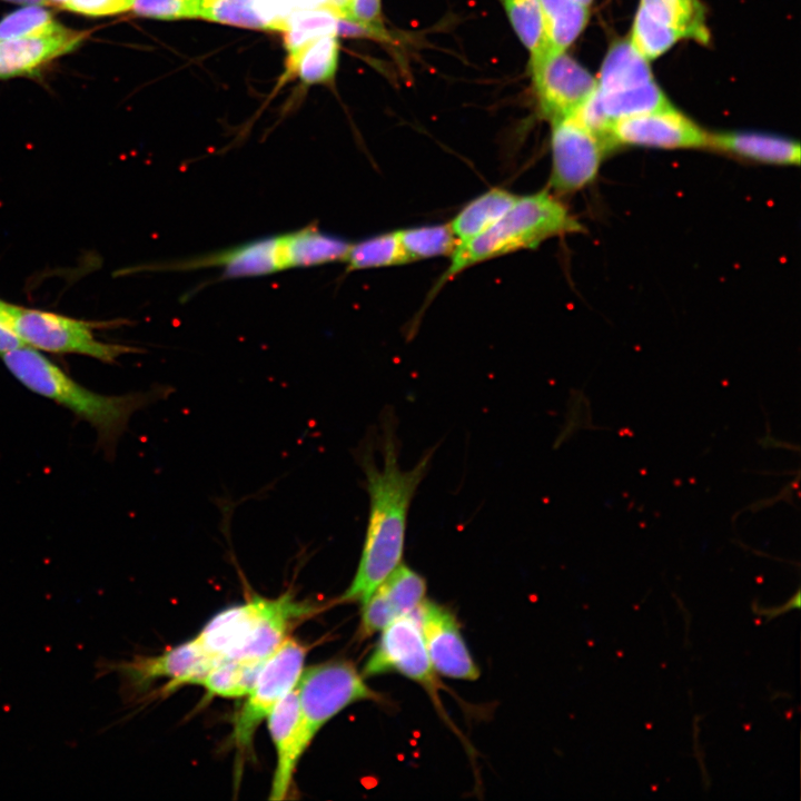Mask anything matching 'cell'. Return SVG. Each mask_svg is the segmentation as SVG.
Returning <instances> with one entry per match:
<instances>
[{
    "instance_id": "obj_24",
    "label": "cell",
    "mask_w": 801,
    "mask_h": 801,
    "mask_svg": "<svg viewBox=\"0 0 801 801\" xmlns=\"http://www.w3.org/2000/svg\"><path fill=\"white\" fill-rule=\"evenodd\" d=\"M265 661H221L214 665L197 685L202 686L211 696H245L254 685Z\"/></svg>"
},
{
    "instance_id": "obj_30",
    "label": "cell",
    "mask_w": 801,
    "mask_h": 801,
    "mask_svg": "<svg viewBox=\"0 0 801 801\" xmlns=\"http://www.w3.org/2000/svg\"><path fill=\"white\" fill-rule=\"evenodd\" d=\"M338 22L339 18L327 9H304L294 12L284 30L288 52L293 53L319 37L338 36Z\"/></svg>"
},
{
    "instance_id": "obj_31",
    "label": "cell",
    "mask_w": 801,
    "mask_h": 801,
    "mask_svg": "<svg viewBox=\"0 0 801 801\" xmlns=\"http://www.w3.org/2000/svg\"><path fill=\"white\" fill-rule=\"evenodd\" d=\"M681 38L684 36L680 30L655 19L640 6L634 18L631 41L647 60L661 56Z\"/></svg>"
},
{
    "instance_id": "obj_10",
    "label": "cell",
    "mask_w": 801,
    "mask_h": 801,
    "mask_svg": "<svg viewBox=\"0 0 801 801\" xmlns=\"http://www.w3.org/2000/svg\"><path fill=\"white\" fill-rule=\"evenodd\" d=\"M530 69L541 113L551 121L574 115L597 86L565 51L547 49L530 58Z\"/></svg>"
},
{
    "instance_id": "obj_3",
    "label": "cell",
    "mask_w": 801,
    "mask_h": 801,
    "mask_svg": "<svg viewBox=\"0 0 801 801\" xmlns=\"http://www.w3.org/2000/svg\"><path fill=\"white\" fill-rule=\"evenodd\" d=\"M317 611L315 604L290 593L276 599L255 596L217 613L196 637L219 662L265 661L289 636L295 623Z\"/></svg>"
},
{
    "instance_id": "obj_18",
    "label": "cell",
    "mask_w": 801,
    "mask_h": 801,
    "mask_svg": "<svg viewBox=\"0 0 801 801\" xmlns=\"http://www.w3.org/2000/svg\"><path fill=\"white\" fill-rule=\"evenodd\" d=\"M652 81L654 80L647 59L631 40H621L607 51L596 80V88L601 92H612Z\"/></svg>"
},
{
    "instance_id": "obj_26",
    "label": "cell",
    "mask_w": 801,
    "mask_h": 801,
    "mask_svg": "<svg viewBox=\"0 0 801 801\" xmlns=\"http://www.w3.org/2000/svg\"><path fill=\"white\" fill-rule=\"evenodd\" d=\"M640 6L655 19L680 30L684 38L708 41L703 9L698 0H641Z\"/></svg>"
},
{
    "instance_id": "obj_13",
    "label": "cell",
    "mask_w": 801,
    "mask_h": 801,
    "mask_svg": "<svg viewBox=\"0 0 801 801\" xmlns=\"http://www.w3.org/2000/svg\"><path fill=\"white\" fill-rule=\"evenodd\" d=\"M219 661L208 653L197 637L155 656L135 657L115 666L131 684L142 686L158 678L170 679L165 690L194 685Z\"/></svg>"
},
{
    "instance_id": "obj_2",
    "label": "cell",
    "mask_w": 801,
    "mask_h": 801,
    "mask_svg": "<svg viewBox=\"0 0 801 801\" xmlns=\"http://www.w3.org/2000/svg\"><path fill=\"white\" fill-rule=\"evenodd\" d=\"M1 356L10 374L29 390L51 399L88 423L98 445L111 453L131 415L158 399L168 389L126 395H103L76 382L41 352L20 346Z\"/></svg>"
},
{
    "instance_id": "obj_1",
    "label": "cell",
    "mask_w": 801,
    "mask_h": 801,
    "mask_svg": "<svg viewBox=\"0 0 801 801\" xmlns=\"http://www.w3.org/2000/svg\"><path fill=\"white\" fill-rule=\"evenodd\" d=\"M382 445V468L372 455H363L369 495L368 522L355 576L338 603H364L400 564L409 505L431 464L432 453H427L413 468H400L395 428L390 423L384 426Z\"/></svg>"
},
{
    "instance_id": "obj_11",
    "label": "cell",
    "mask_w": 801,
    "mask_h": 801,
    "mask_svg": "<svg viewBox=\"0 0 801 801\" xmlns=\"http://www.w3.org/2000/svg\"><path fill=\"white\" fill-rule=\"evenodd\" d=\"M705 130L672 106L613 122L609 140L615 145L654 147L663 149L708 148Z\"/></svg>"
},
{
    "instance_id": "obj_23",
    "label": "cell",
    "mask_w": 801,
    "mask_h": 801,
    "mask_svg": "<svg viewBox=\"0 0 801 801\" xmlns=\"http://www.w3.org/2000/svg\"><path fill=\"white\" fill-rule=\"evenodd\" d=\"M595 95L602 115L609 122L610 128L613 122L619 119L671 106L654 81L635 88L612 92H601L596 88Z\"/></svg>"
},
{
    "instance_id": "obj_27",
    "label": "cell",
    "mask_w": 801,
    "mask_h": 801,
    "mask_svg": "<svg viewBox=\"0 0 801 801\" xmlns=\"http://www.w3.org/2000/svg\"><path fill=\"white\" fill-rule=\"evenodd\" d=\"M397 617L415 614L426 600V581L412 567L399 564L377 587Z\"/></svg>"
},
{
    "instance_id": "obj_38",
    "label": "cell",
    "mask_w": 801,
    "mask_h": 801,
    "mask_svg": "<svg viewBox=\"0 0 801 801\" xmlns=\"http://www.w3.org/2000/svg\"><path fill=\"white\" fill-rule=\"evenodd\" d=\"M326 7L339 19H348L350 0H326Z\"/></svg>"
},
{
    "instance_id": "obj_39",
    "label": "cell",
    "mask_w": 801,
    "mask_h": 801,
    "mask_svg": "<svg viewBox=\"0 0 801 801\" xmlns=\"http://www.w3.org/2000/svg\"><path fill=\"white\" fill-rule=\"evenodd\" d=\"M8 2H13L18 4H24V6H49L50 2L48 0H3Z\"/></svg>"
},
{
    "instance_id": "obj_7",
    "label": "cell",
    "mask_w": 801,
    "mask_h": 801,
    "mask_svg": "<svg viewBox=\"0 0 801 801\" xmlns=\"http://www.w3.org/2000/svg\"><path fill=\"white\" fill-rule=\"evenodd\" d=\"M306 654L307 647L287 636L267 657L233 721L231 741L238 754L250 749L258 725L294 690L304 670Z\"/></svg>"
},
{
    "instance_id": "obj_29",
    "label": "cell",
    "mask_w": 801,
    "mask_h": 801,
    "mask_svg": "<svg viewBox=\"0 0 801 801\" xmlns=\"http://www.w3.org/2000/svg\"><path fill=\"white\" fill-rule=\"evenodd\" d=\"M399 240L408 263L418 259L452 255L457 246L449 225H428L398 230Z\"/></svg>"
},
{
    "instance_id": "obj_19",
    "label": "cell",
    "mask_w": 801,
    "mask_h": 801,
    "mask_svg": "<svg viewBox=\"0 0 801 801\" xmlns=\"http://www.w3.org/2000/svg\"><path fill=\"white\" fill-rule=\"evenodd\" d=\"M285 237L288 268L344 261L350 247L346 240L322 231L315 225L286 234Z\"/></svg>"
},
{
    "instance_id": "obj_9",
    "label": "cell",
    "mask_w": 801,
    "mask_h": 801,
    "mask_svg": "<svg viewBox=\"0 0 801 801\" xmlns=\"http://www.w3.org/2000/svg\"><path fill=\"white\" fill-rule=\"evenodd\" d=\"M551 188L558 194L577 191L596 177L609 142L574 115L551 121Z\"/></svg>"
},
{
    "instance_id": "obj_32",
    "label": "cell",
    "mask_w": 801,
    "mask_h": 801,
    "mask_svg": "<svg viewBox=\"0 0 801 801\" xmlns=\"http://www.w3.org/2000/svg\"><path fill=\"white\" fill-rule=\"evenodd\" d=\"M198 18L244 28L266 29L259 0H197Z\"/></svg>"
},
{
    "instance_id": "obj_25",
    "label": "cell",
    "mask_w": 801,
    "mask_h": 801,
    "mask_svg": "<svg viewBox=\"0 0 801 801\" xmlns=\"http://www.w3.org/2000/svg\"><path fill=\"white\" fill-rule=\"evenodd\" d=\"M344 263L347 265V270L352 271L403 265L408 260L397 230L350 244Z\"/></svg>"
},
{
    "instance_id": "obj_4",
    "label": "cell",
    "mask_w": 801,
    "mask_h": 801,
    "mask_svg": "<svg viewBox=\"0 0 801 801\" xmlns=\"http://www.w3.org/2000/svg\"><path fill=\"white\" fill-rule=\"evenodd\" d=\"M568 208L547 190L518 197L493 226L469 241L458 244L451 264L436 285L455 277L478 263L520 249L536 248L543 241L582 231Z\"/></svg>"
},
{
    "instance_id": "obj_8",
    "label": "cell",
    "mask_w": 801,
    "mask_h": 801,
    "mask_svg": "<svg viewBox=\"0 0 801 801\" xmlns=\"http://www.w3.org/2000/svg\"><path fill=\"white\" fill-rule=\"evenodd\" d=\"M399 673L418 683L441 706L442 688L428 657L415 614L396 619L380 632V637L364 664V678Z\"/></svg>"
},
{
    "instance_id": "obj_14",
    "label": "cell",
    "mask_w": 801,
    "mask_h": 801,
    "mask_svg": "<svg viewBox=\"0 0 801 801\" xmlns=\"http://www.w3.org/2000/svg\"><path fill=\"white\" fill-rule=\"evenodd\" d=\"M222 267V279L257 277L287 269L285 235L253 240L237 247L159 266L167 270Z\"/></svg>"
},
{
    "instance_id": "obj_6",
    "label": "cell",
    "mask_w": 801,
    "mask_h": 801,
    "mask_svg": "<svg viewBox=\"0 0 801 801\" xmlns=\"http://www.w3.org/2000/svg\"><path fill=\"white\" fill-rule=\"evenodd\" d=\"M295 690L305 730L313 741L318 731L347 706L360 701L385 703L382 693L347 660H330L303 670Z\"/></svg>"
},
{
    "instance_id": "obj_12",
    "label": "cell",
    "mask_w": 801,
    "mask_h": 801,
    "mask_svg": "<svg viewBox=\"0 0 801 801\" xmlns=\"http://www.w3.org/2000/svg\"><path fill=\"white\" fill-rule=\"evenodd\" d=\"M416 615L428 657L437 674L455 680H477L479 669L455 614L441 604L425 600Z\"/></svg>"
},
{
    "instance_id": "obj_35",
    "label": "cell",
    "mask_w": 801,
    "mask_h": 801,
    "mask_svg": "<svg viewBox=\"0 0 801 801\" xmlns=\"http://www.w3.org/2000/svg\"><path fill=\"white\" fill-rule=\"evenodd\" d=\"M349 21L365 29L372 36H382V0H350Z\"/></svg>"
},
{
    "instance_id": "obj_17",
    "label": "cell",
    "mask_w": 801,
    "mask_h": 801,
    "mask_svg": "<svg viewBox=\"0 0 801 801\" xmlns=\"http://www.w3.org/2000/svg\"><path fill=\"white\" fill-rule=\"evenodd\" d=\"M708 148L742 159L772 165H798L801 152L797 141L758 132L710 134Z\"/></svg>"
},
{
    "instance_id": "obj_33",
    "label": "cell",
    "mask_w": 801,
    "mask_h": 801,
    "mask_svg": "<svg viewBox=\"0 0 801 801\" xmlns=\"http://www.w3.org/2000/svg\"><path fill=\"white\" fill-rule=\"evenodd\" d=\"M59 26L43 6H26L0 20V41L51 32Z\"/></svg>"
},
{
    "instance_id": "obj_15",
    "label": "cell",
    "mask_w": 801,
    "mask_h": 801,
    "mask_svg": "<svg viewBox=\"0 0 801 801\" xmlns=\"http://www.w3.org/2000/svg\"><path fill=\"white\" fill-rule=\"evenodd\" d=\"M266 720L276 750V768L268 799L284 800L291 789L298 761L312 743L295 688L278 702Z\"/></svg>"
},
{
    "instance_id": "obj_16",
    "label": "cell",
    "mask_w": 801,
    "mask_h": 801,
    "mask_svg": "<svg viewBox=\"0 0 801 801\" xmlns=\"http://www.w3.org/2000/svg\"><path fill=\"white\" fill-rule=\"evenodd\" d=\"M89 33L60 24L51 32L0 41V79L34 73L51 60L77 49Z\"/></svg>"
},
{
    "instance_id": "obj_34",
    "label": "cell",
    "mask_w": 801,
    "mask_h": 801,
    "mask_svg": "<svg viewBox=\"0 0 801 801\" xmlns=\"http://www.w3.org/2000/svg\"><path fill=\"white\" fill-rule=\"evenodd\" d=\"M132 10L137 16L174 20L198 18L197 0H134Z\"/></svg>"
},
{
    "instance_id": "obj_40",
    "label": "cell",
    "mask_w": 801,
    "mask_h": 801,
    "mask_svg": "<svg viewBox=\"0 0 801 801\" xmlns=\"http://www.w3.org/2000/svg\"><path fill=\"white\" fill-rule=\"evenodd\" d=\"M50 4H53L60 9H65L67 7L68 0H48Z\"/></svg>"
},
{
    "instance_id": "obj_20",
    "label": "cell",
    "mask_w": 801,
    "mask_h": 801,
    "mask_svg": "<svg viewBox=\"0 0 801 801\" xmlns=\"http://www.w3.org/2000/svg\"><path fill=\"white\" fill-rule=\"evenodd\" d=\"M517 198L505 189L493 188L471 200L449 224L457 243L464 244L484 233L504 216Z\"/></svg>"
},
{
    "instance_id": "obj_22",
    "label": "cell",
    "mask_w": 801,
    "mask_h": 801,
    "mask_svg": "<svg viewBox=\"0 0 801 801\" xmlns=\"http://www.w3.org/2000/svg\"><path fill=\"white\" fill-rule=\"evenodd\" d=\"M338 49L337 34L319 37L289 53L287 72L306 83L329 81L338 66Z\"/></svg>"
},
{
    "instance_id": "obj_5",
    "label": "cell",
    "mask_w": 801,
    "mask_h": 801,
    "mask_svg": "<svg viewBox=\"0 0 801 801\" xmlns=\"http://www.w3.org/2000/svg\"><path fill=\"white\" fill-rule=\"evenodd\" d=\"M0 320L24 346L39 352L78 354L103 363H115L121 355L136 352L126 345L98 339L95 329L105 323L86 322L58 313L1 301Z\"/></svg>"
},
{
    "instance_id": "obj_21",
    "label": "cell",
    "mask_w": 801,
    "mask_h": 801,
    "mask_svg": "<svg viewBox=\"0 0 801 801\" xmlns=\"http://www.w3.org/2000/svg\"><path fill=\"white\" fill-rule=\"evenodd\" d=\"M547 48L565 51L581 34L587 20V7L574 0H540Z\"/></svg>"
},
{
    "instance_id": "obj_28",
    "label": "cell",
    "mask_w": 801,
    "mask_h": 801,
    "mask_svg": "<svg viewBox=\"0 0 801 801\" xmlns=\"http://www.w3.org/2000/svg\"><path fill=\"white\" fill-rule=\"evenodd\" d=\"M507 19L530 58L546 51L543 13L540 0H500Z\"/></svg>"
},
{
    "instance_id": "obj_37",
    "label": "cell",
    "mask_w": 801,
    "mask_h": 801,
    "mask_svg": "<svg viewBox=\"0 0 801 801\" xmlns=\"http://www.w3.org/2000/svg\"><path fill=\"white\" fill-rule=\"evenodd\" d=\"M24 346L19 337L0 320V355L17 347Z\"/></svg>"
},
{
    "instance_id": "obj_36",
    "label": "cell",
    "mask_w": 801,
    "mask_h": 801,
    "mask_svg": "<svg viewBox=\"0 0 801 801\" xmlns=\"http://www.w3.org/2000/svg\"><path fill=\"white\" fill-rule=\"evenodd\" d=\"M134 0H68L66 10L90 17H103L131 9Z\"/></svg>"
}]
</instances>
